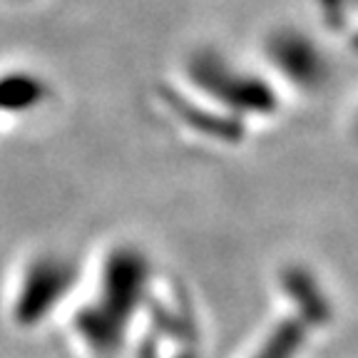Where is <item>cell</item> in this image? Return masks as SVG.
Returning <instances> with one entry per match:
<instances>
[{"instance_id":"6da1fadb","label":"cell","mask_w":358,"mask_h":358,"mask_svg":"<svg viewBox=\"0 0 358 358\" xmlns=\"http://www.w3.org/2000/svg\"><path fill=\"white\" fill-rule=\"evenodd\" d=\"M140 279L142 268L134 254L117 249L107 257L102 279L97 276L92 296L80 306L75 319V334L92 353H112L120 346L132 299L140 294Z\"/></svg>"},{"instance_id":"7a4b0ae2","label":"cell","mask_w":358,"mask_h":358,"mask_svg":"<svg viewBox=\"0 0 358 358\" xmlns=\"http://www.w3.org/2000/svg\"><path fill=\"white\" fill-rule=\"evenodd\" d=\"M80 268L62 252H38L17 268L13 279L8 313L17 329H38L73 296Z\"/></svg>"}]
</instances>
